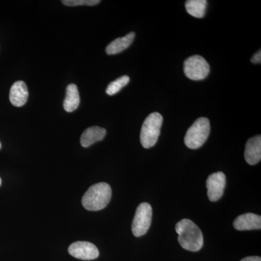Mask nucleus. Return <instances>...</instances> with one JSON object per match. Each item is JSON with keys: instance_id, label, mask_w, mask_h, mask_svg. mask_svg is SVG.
<instances>
[{"instance_id": "obj_1", "label": "nucleus", "mask_w": 261, "mask_h": 261, "mask_svg": "<svg viewBox=\"0 0 261 261\" xmlns=\"http://www.w3.org/2000/svg\"><path fill=\"white\" fill-rule=\"evenodd\" d=\"M178 243L185 250L197 252L203 246V235L200 228L190 219H182L176 225Z\"/></svg>"}, {"instance_id": "obj_2", "label": "nucleus", "mask_w": 261, "mask_h": 261, "mask_svg": "<svg viewBox=\"0 0 261 261\" xmlns=\"http://www.w3.org/2000/svg\"><path fill=\"white\" fill-rule=\"evenodd\" d=\"M112 197V190L107 183L100 182L89 187L82 197L84 208L90 211L102 210L109 203Z\"/></svg>"}, {"instance_id": "obj_3", "label": "nucleus", "mask_w": 261, "mask_h": 261, "mask_svg": "<svg viewBox=\"0 0 261 261\" xmlns=\"http://www.w3.org/2000/svg\"><path fill=\"white\" fill-rule=\"evenodd\" d=\"M163 121V116L159 113H152L147 117L140 133L141 145L144 148H151L156 145L161 135Z\"/></svg>"}, {"instance_id": "obj_4", "label": "nucleus", "mask_w": 261, "mask_h": 261, "mask_svg": "<svg viewBox=\"0 0 261 261\" xmlns=\"http://www.w3.org/2000/svg\"><path fill=\"white\" fill-rule=\"evenodd\" d=\"M211 132L210 121L207 118H200L187 130L185 143L188 148L197 149L205 144Z\"/></svg>"}, {"instance_id": "obj_5", "label": "nucleus", "mask_w": 261, "mask_h": 261, "mask_svg": "<svg viewBox=\"0 0 261 261\" xmlns=\"http://www.w3.org/2000/svg\"><path fill=\"white\" fill-rule=\"evenodd\" d=\"M152 219V209L147 202H142L137 207L132 230L133 234L137 238L143 236L150 227Z\"/></svg>"}, {"instance_id": "obj_6", "label": "nucleus", "mask_w": 261, "mask_h": 261, "mask_svg": "<svg viewBox=\"0 0 261 261\" xmlns=\"http://www.w3.org/2000/svg\"><path fill=\"white\" fill-rule=\"evenodd\" d=\"M184 70L185 75L190 80H203L210 73V65L202 57L193 56L185 61Z\"/></svg>"}, {"instance_id": "obj_7", "label": "nucleus", "mask_w": 261, "mask_h": 261, "mask_svg": "<svg viewBox=\"0 0 261 261\" xmlns=\"http://www.w3.org/2000/svg\"><path fill=\"white\" fill-rule=\"evenodd\" d=\"M70 255L83 260H92L97 258L99 255L97 247L89 242H75L68 247Z\"/></svg>"}, {"instance_id": "obj_8", "label": "nucleus", "mask_w": 261, "mask_h": 261, "mask_svg": "<svg viewBox=\"0 0 261 261\" xmlns=\"http://www.w3.org/2000/svg\"><path fill=\"white\" fill-rule=\"evenodd\" d=\"M206 187L207 189L209 200L212 202H216L220 200L224 195L226 187V176L224 173L221 171L212 173L207 178Z\"/></svg>"}, {"instance_id": "obj_9", "label": "nucleus", "mask_w": 261, "mask_h": 261, "mask_svg": "<svg viewBox=\"0 0 261 261\" xmlns=\"http://www.w3.org/2000/svg\"><path fill=\"white\" fill-rule=\"evenodd\" d=\"M233 227L238 231L260 229L261 217L257 214H245L238 216L233 221Z\"/></svg>"}, {"instance_id": "obj_10", "label": "nucleus", "mask_w": 261, "mask_h": 261, "mask_svg": "<svg viewBox=\"0 0 261 261\" xmlns=\"http://www.w3.org/2000/svg\"><path fill=\"white\" fill-rule=\"evenodd\" d=\"M245 159L248 164H257L261 160V137L255 136L247 141L245 150Z\"/></svg>"}, {"instance_id": "obj_11", "label": "nucleus", "mask_w": 261, "mask_h": 261, "mask_svg": "<svg viewBox=\"0 0 261 261\" xmlns=\"http://www.w3.org/2000/svg\"><path fill=\"white\" fill-rule=\"evenodd\" d=\"M29 91L23 81L15 82L10 91V101L15 107H22L28 100Z\"/></svg>"}, {"instance_id": "obj_12", "label": "nucleus", "mask_w": 261, "mask_h": 261, "mask_svg": "<svg viewBox=\"0 0 261 261\" xmlns=\"http://www.w3.org/2000/svg\"><path fill=\"white\" fill-rule=\"evenodd\" d=\"M106 130L99 126H92L86 129L81 137V145L82 147H90L96 142L102 141L106 135Z\"/></svg>"}, {"instance_id": "obj_13", "label": "nucleus", "mask_w": 261, "mask_h": 261, "mask_svg": "<svg viewBox=\"0 0 261 261\" xmlns=\"http://www.w3.org/2000/svg\"><path fill=\"white\" fill-rule=\"evenodd\" d=\"M135 38V32H130L123 37L117 38L116 39L108 44L106 49V53L109 56H112V55L118 54V53L124 51L132 44Z\"/></svg>"}, {"instance_id": "obj_14", "label": "nucleus", "mask_w": 261, "mask_h": 261, "mask_svg": "<svg viewBox=\"0 0 261 261\" xmlns=\"http://www.w3.org/2000/svg\"><path fill=\"white\" fill-rule=\"evenodd\" d=\"M80 104V97L78 87L74 84H70L67 87L63 108L66 112L72 113L79 108Z\"/></svg>"}, {"instance_id": "obj_15", "label": "nucleus", "mask_w": 261, "mask_h": 261, "mask_svg": "<svg viewBox=\"0 0 261 261\" xmlns=\"http://www.w3.org/2000/svg\"><path fill=\"white\" fill-rule=\"evenodd\" d=\"M207 3L206 0H188L185 3V8L192 16L202 18L205 16Z\"/></svg>"}, {"instance_id": "obj_16", "label": "nucleus", "mask_w": 261, "mask_h": 261, "mask_svg": "<svg viewBox=\"0 0 261 261\" xmlns=\"http://www.w3.org/2000/svg\"><path fill=\"white\" fill-rule=\"evenodd\" d=\"M130 79L128 75H123L117 79L114 82H111L106 89V93L110 96L114 95L119 92L122 88L126 86L129 82Z\"/></svg>"}, {"instance_id": "obj_17", "label": "nucleus", "mask_w": 261, "mask_h": 261, "mask_svg": "<svg viewBox=\"0 0 261 261\" xmlns=\"http://www.w3.org/2000/svg\"><path fill=\"white\" fill-rule=\"evenodd\" d=\"M100 3L99 0H63L62 3L65 6L74 7L80 5H87V6H94Z\"/></svg>"}, {"instance_id": "obj_18", "label": "nucleus", "mask_w": 261, "mask_h": 261, "mask_svg": "<svg viewBox=\"0 0 261 261\" xmlns=\"http://www.w3.org/2000/svg\"><path fill=\"white\" fill-rule=\"evenodd\" d=\"M251 62L254 64H260L261 63V51H257L253 56L252 57Z\"/></svg>"}, {"instance_id": "obj_19", "label": "nucleus", "mask_w": 261, "mask_h": 261, "mask_svg": "<svg viewBox=\"0 0 261 261\" xmlns=\"http://www.w3.org/2000/svg\"><path fill=\"white\" fill-rule=\"evenodd\" d=\"M240 261H261V258L258 256H250L245 257Z\"/></svg>"}, {"instance_id": "obj_20", "label": "nucleus", "mask_w": 261, "mask_h": 261, "mask_svg": "<svg viewBox=\"0 0 261 261\" xmlns=\"http://www.w3.org/2000/svg\"><path fill=\"white\" fill-rule=\"evenodd\" d=\"M2 185V179L1 178H0V186H1Z\"/></svg>"}, {"instance_id": "obj_21", "label": "nucleus", "mask_w": 261, "mask_h": 261, "mask_svg": "<svg viewBox=\"0 0 261 261\" xmlns=\"http://www.w3.org/2000/svg\"><path fill=\"white\" fill-rule=\"evenodd\" d=\"M1 147H2V145H1V142H0V149H1Z\"/></svg>"}]
</instances>
